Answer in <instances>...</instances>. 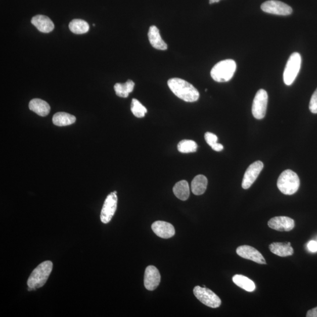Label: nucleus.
<instances>
[{
	"instance_id": "f257e3e1",
	"label": "nucleus",
	"mask_w": 317,
	"mask_h": 317,
	"mask_svg": "<svg viewBox=\"0 0 317 317\" xmlns=\"http://www.w3.org/2000/svg\"><path fill=\"white\" fill-rule=\"evenodd\" d=\"M167 85L176 97L185 102L194 103L199 100V91L191 83L184 79L177 78L170 79Z\"/></svg>"
},
{
	"instance_id": "f03ea898",
	"label": "nucleus",
	"mask_w": 317,
	"mask_h": 317,
	"mask_svg": "<svg viewBox=\"0 0 317 317\" xmlns=\"http://www.w3.org/2000/svg\"><path fill=\"white\" fill-rule=\"evenodd\" d=\"M53 268L52 261H46L39 264L28 279V291L35 290L45 285Z\"/></svg>"
},
{
	"instance_id": "7ed1b4c3",
	"label": "nucleus",
	"mask_w": 317,
	"mask_h": 317,
	"mask_svg": "<svg viewBox=\"0 0 317 317\" xmlns=\"http://www.w3.org/2000/svg\"><path fill=\"white\" fill-rule=\"evenodd\" d=\"M236 67V63L234 60L221 61L215 65L211 70V78L218 82H228L234 75Z\"/></svg>"
},
{
	"instance_id": "20e7f679",
	"label": "nucleus",
	"mask_w": 317,
	"mask_h": 317,
	"mask_svg": "<svg viewBox=\"0 0 317 317\" xmlns=\"http://www.w3.org/2000/svg\"><path fill=\"white\" fill-rule=\"evenodd\" d=\"M300 185L299 177L293 170L284 171L278 178V187L280 191L284 195H292L296 194Z\"/></svg>"
},
{
	"instance_id": "39448f33",
	"label": "nucleus",
	"mask_w": 317,
	"mask_h": 317,
	"mask_svg": "<svg viewBox=\"0 0 317 317\" xmlns=\"http://www.w3.org/2000/svg\"><path fill=\"white\" fill-rule=\"evenodd\" d=\"M301 57L300 54L294 53L291 55L287 61L283 74L284 82L287 85H291L296 79L300 70Z\"/></svg>"
},
{
	"instance_id": "423d86ee",
	"label": "nucleus",
	"mask_w": 317,
	"mask_h": 317,
	"mask_svg": "<svg viewBox=\"0 0 317 317\" xmlns=\"http://www.w3.org/2000/svg\"><path fill=\"white\" fill-rule=\"evenodd\" d=\"M194 293L196 297L207 307L216 308L219 307L221 304L220 298L206 287L196 286Z\"/></svg>"
},
{
	"instance_id": "0eeeda50",
	"label": "nucleus",
	"mask_w": 317,
	"mask_h": 317,
	"mask_svg": "<svg viewBox=\"0 0 317 317\" xmlns=\"http://www.w3.org/2000/svg\"><path fill=\"white\" fill-rule=\"evenodd\" d=\"M267 104V93L263 89L258 90L254 97L252 106V114L255 118L261 119L264 118Z\"/></svg>"
},
{
	"instance_id": "6e6552de",
	"label": "nucleus",
	"mask_w": 317,
	"mask_h": 317,
	"mask_svg": "<svg viewBox=\"0 0 317 317\" xmlns=\"http://www.w3.org/2000/svg\"><path fill=\"white\" fill-rule=\"evenodd\" d=\"M117 192L111 193L105 199L101 213V220L103 223L107 224L110 221L117 208Z\"/></svg>"
},
{
	"instance_id": "1a4fd4ad",
	"label": "nucleus",
	"mask_w": 317,
	"mask_h": 317,
	"mask_svg": "<svg viewBox=\"0 0 317 317\" xmlns=\"http://www.w3.org/2000/svg\"><path fill=\"white\" fill-rule=\"evenodd\" d=\"M264 12L279 16H289L293 13V9L289 5L277 0H269L261 6Z\"/></svg>"
},
{
	"instance_id": "9d476101",
	"label": "nucleus",
	"mask_w": 317,
	"mask_h": 317,
	"mask_svg": "<svg viewBox=\"0 0 317 317\" xmlns=\"http://www.w3.org/2000/svg\"><path fill=\"white\" fill-rule=\"evenodd\" d=\"M264 165L261 161L255 162L248 167L244 175L242 182V188L244 189H249L251 185L256 181L261 170H263Z\"/></svg>"
},
{
	"instance_id": "9b49d317",
	"label": "nucleus",
	"mask_w": 317,
	"mask_h": 317,
	"mask_svg": "<svg viewBox=\"0 0 317 317\" xmlns=\"http://www.w3.org/2000/svg\"><path fill=\"white\" fill-rule=\"evenodd\" d=\"M236 253L245 259L250 260L258 264H267L263 255L253 247L247 245L240 246L237 249Z\"/></svg>"
},
{
	"instance_id": "f8f14e48",
	"label": "nucleus",
	"mask_w": 317,
	"mask_h": 317,
	"mask_svg": "<svg viewBox=\"0 0 317 317\" xmlns=\"http://www.w3.org/2000/svg\"><path fill=\"white\" fill-rule=\"evenodd\" d=\"M269 228L279 232H290L295 227L292 218L287 216H277L271 218L268 222Z\"/></svg>"
},
{
	"instance_id": "ddd939ff",
	"label": "nucleus",
	"mask_w": 317,
	"mask_h": 317,
	"mask_svg": "<svg viewBox=\"0 0 317 317\" xmlns=\"http://www.w3.org/2000/svg\"><path fill=\"white\" fill-rule=\"evenodd\" d=\"M160 282V275L157 268L149 265L145 269L144 284L146 289L149 291L154 290Z\"/></svg>"
},
{
	"instance_id": "4468645a",
	"label": "nucleus",
	"mask_w": 317,
	"mask_h": 317,
	"mask_svg": "<svg viewBox=\"0 0 317 317\" xmlns=\"http://www.w3.org/2000/svg\"><path fill=\"white\" fill-rule=\"evenodd\" d=\"M152 229L156 235L162 239H169L175 234L172 224L163 221H156L152 225Z\"/></svg>"
},
{
	"instance_id": "2eb2a0df",
	"label": "nucleus",
	"mask_w": 317,
	"mask_h": 317,
	"mask_svg": "<svg viewBox=\"0 0 317 317\" xmlns=\"http://www.w3.org/2000/svg\"><path fill=\"white\" fill-rule=\"evenodd\" d=\"M31 23L38 29L40 32L43 33H49L53 31L54 24L50 18L43 15H37L32 18Z\"/></svg>"
},
{
	"instance_id": "dca6fc26",
	"label": "nucleus",
	"mask_w": 317,
	"mask_h": 317,
	"mask_svg": "<svg viewBox=\"0 0 317 317\" xmlns=\"http://www.w3.org/2000/svg\"><path fill=\"white\" fill-rule=\"evenodd\" d=\"M148 38L151 44L155 49L159 50H166L167 49L166 43L163 41L160 36L159 29L152 25L149 28L148 32Z\"/></svg>"
},
{
	"instance_id": "f3484780",
	"label": "nucleus",
	"mask_w": 317,
	"mask_h": 317,
	"mask_svg": "<svg viewBox=\"0 0 317 317\" xmlns=\"http://www.w3.org/2000/svg\"><path fill=\"white\" fill-rule=\"evenodd\" d=\"M271 252L280 257L292 256L294 253L291 243H273L269 246Z\"/></svg>"
},
{
	"instance_id": "a211bd4d",
	"label": "nucleus",
	"mask_w": 317,
	"mask_h": 317,
	"mask_svg": "<svg viewBox=\"0 0 317 317\" xmlns=\"http://www.w3.org/2000/svg\"><path fill=\"white\" fill-rule=\"evenodd\" d=\"M29 108L35 114L41 116H46L50 112V106L46 101L41 99L32 100L29 104Z\"/></svg>"
},
{
	"instance_id": "6ab92c4d",
	"label": "nucleus",
	"mask_w": 317,
	"mask_h": 317,
	"mask_svg": "<svg viewBox=\"0 0 317 317\" xmlns=\"http://www.w3.org/2000/svg\"><path fill=\"white\" fill-rule=\"evenodd\" d=\"M207 186V178L206 176L200 174L196 176L192 182L191 189L193 194L195 195H201L205 192Z\"/></svg>"
},
{
	"instance_id": "aec40b11",
	"label": "nucleus",
	"mask_w": 317,
	"mask_h": 317,
	"mask_svg": "<svg viewBox=\"0 0 317 317\" xmlns=\"http://www.w3.org/2000/svg\"><path fill=\"white\" fill-rule=\"evenodd\" d=\"M76 121L75 116L66 112H58L53 118V122L58 126H65L72 125Z\"/></svg>"
},
{
	"instance_id": "412c9836",
	"label": "nucleus",
	"mask_w": 317,
	"mask_h": 317,
	"mask_svg": "<svg viewBox=\"0 0 317 317\" xmlns=\"http://www.w3.org/2000/svg\"><path fill=\"white\" fill-rule=\"evenodd\" d=\"M174 195L178 199L185 201L190 196V188L188 182L186 180H181L177 182L173 189Z\"/></svg>"
},
{
	"instance_id": "4be33fe9",
	"label": "nucleus",
	"mask_w": 317,
	"mask_h": 317,
	"mask_svg": "<svg viewBox=\"0 0 317 317\" xmlns=\"http://www.w3.org/2000/svg\"><path fill=\"white\" fill-rule=\"evenodd\" d=\"M233 282L236 285L249 292H252L256 289V286L252 280L245 276L236 275L233 276Z\"/></svg>"
},
{
	"instance_id": "5701e85b",
	"label": "nucleus",
	"mask_w": 317,
	"mask_h": 317,
	"mask_svg": "<svg viewBox=\"0 0 317 317\" xmlns=\"http://www.w3.org/2000/svg\"><path fill=\"white\" fill-rule=\"evenodd\" d=\"M134 83L132 80H128L125 83H117L114 86L116 96L122 98H127L134 89Z\"/></svg>"
},
{
	"instance_id": "b1692460",
	"label": "nucleus",
	"mask_w": 317,
	"mask_h": 317,
	"mask_svg": "<svg viewBox=\"0 0 317 317\" xmlns=\"http://www.w3.org/2000/svg\"><path fill=\"white\" fill-rule=\"evenodd\" d=\"M69 28L73 33L83 34L86 33L89 30V25L87 22L80 19L73 20L69 24Z\"/></svg>"
},
{
	"instance_id": "393cba45",
	"label": "nucleus",
	"mask_w": 317,
	"mask_h": 317,
	"mask_svg": "<svg viewBox=\"0 0 317 317\" xmlns=\"http://www.w3.org/2000/svg\"><path fill=\"white\" fill-rule=\"evenodd\" d=\"M198 145L192 140H183L177 145L178 151L183 154H189L196 152Z\"/></svg>"
},
{
	"instance_id": "a878e982",
	"label": "nucleus",
	"mask_w": 317,
	"mask_h": 317,
	"mask_svg": "<svg viewBox=\"0 0 317 317\" xmlns=\"http://www.w3.org/2000/svg\"><path fill=\"white\" fill-rule=\"evenodd\" d=\"M131 111L137 118H144L148 111L140 102L136 99H133L130 106Z\"/></svg>"
},
{
	"instance_id": "bb28decb",
	"label": "nucleus",
	"mask_w": 317,
	"mask_h": 317,
	"mask_svg": "<svg viewBox=\"0 0 317 317\" xmlns=\"http://www.w3.org/2000/svg\"><path fill=\"white\" fill-rule=\"evenodd\" d=\"M309 109L312 114H317V88L312 94L309 102Z\"/></svg>"
},
{
	"instance_id": "cd10ccee",
	"label": "nucleus",
	"mask_w": 317,
	"mask_h": 317,
	"mask_svg": "<svg viewBox=\"0 0 317 317\" xmlns=\"http://www.w3.org/2000/svg\"><path fill=\"white\" fill-rule=\"evenodd\" d=\"M205 140L210 147L214 144L217 143L218 138L216 134L206 132L205 134Z\"/></svg>"
},
{
	"instance_id": "c85d7f7f",
	"label": "nucleus",
	"mask_w": 317,
	"mask_h": 317,
	"mask_svg": "<svg viewBox=\"0 0 317 317\" xmlns=\"http://www.w3.org/2000/svg\"><path fill=\"white\" fill-rule=\"evenodd\" d=\"M308 249L312 253H315L317 251V242L311 240L307 245Z\"/></svg>"
},
{
	"instance_id": "c756f323",
	"label": "nucleus",
	"mask_w": 317,
	"mask_h": 317,
	"mask_svg": "<svg viewBox=\"0 0 317 317\" xmlns=\"http://www.w3.org/2000/svg\"><path fill=\"white\" fill-rule=\"evenodd\" d=\"M307 317H317V307L309 310L307 313Z\"/></svg>"
},
{
	"instance_id": "7c9ffc66",
	"label": "nucleus",
	"mask_w": 317,
	"mask_h": 317,
	"mask_svg": "<svg viewBox=\"0 0 317 317\" xmlns=\"http://www.w3.org/2000/svg\"><path fill=\"white\" fill-rule=\"evenodd\" d=\"M211 148H212L214 151L216 152H220L221 151H223V149L224 148L223 145L218 143L215 144L213 146H211Z\"/></svg>"
},
{
	"instance_id": "2f4dec72",
	"label": "nucleus",
	"mask_w": 317,
	"mask_h": 317,
	"mask_svg": "<svg viewBox=\"0 0 317 317\" xmlns=\"http://www.w3.org/2000/svg\"><path fill=\"white\" fill-rule=\"evenodd\" d=\"M220 0H209L210 4H213L215 3L219 2Z\"/></svg>"
}]
</instances>
